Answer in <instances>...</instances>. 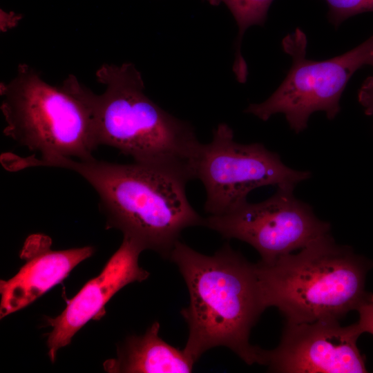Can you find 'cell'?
Masks as SVG:
<instances>
[{
  "mask_svg": "<svg viewBox=\"0 0 373 373\" xmlns=\"http://www.w3.org/2000/svg\"><path fill=\"white\" fill-rule=\"evenodd\" d=\"M51 244L44 234L27 238L20 254L24 265L13 277L0 282L1 318L32 303L95 251L91 246L55 251Z\"/></svg>",
  "mask_w": 373,
  "mask_h": 373,
  "instance_id": "8fae6325",
  "label": "cell"
},
{
  "mask_svg": "<svg viewBox=\"0 0 373 373\" xmlns=\"http://www.w3.org/2000/svg\"><path fill=\"white\" fill-rule=\"evenodd\" d=\"M217 6L224 3L233 15L238 27L235 44L233 71L240 83L247 81L248 70L241 53V43L245 32L251 26L264 25L268 10L274 0H204Z\"/></svg>",
  "mask_w": 373,
  "mask_h": 373,
  "instance_id": "4fadbf2b",
  "label": "cell"
},
{
  "mask_svg": "<svg viewBox=\"0 0 373 373\" xmlns=\"http://www.w3.org/2000/svg\"><path fill=\"white\" fill-rule=\"evenodd\" d=\"M372 265L330 234L272 264H256L265 307H276L292 323L340 320L357 310L373 296L365 289Z\"/></svg>",
  "mask_w": 373,
  "mask_h": 373,
  "instance_id": "277c9868",
  "label": "cell"
},
{
  "mask_svg": "<svg viewBox=\"0 0 373 373\" xmlns=\"http://www.w3.org/2000/svg\"><path fill=\"white\" fill-rule=\"evenodd\" d=\"M21 16L15 12H6L1 10V30L6 32L15 27L21 20Z\"/></svg>",
  "mask_w": 373,
  "mask_h": 373,
  "instance_id": "e0dca14e",
  "label": "cell"
},
{
  "mask_svg": "<svg viewBox=\"0 0 373 373\" xmlns=\"http://www.w3.org/2000/svg\"><path fill=\"white\" fill-rule=\"evenodd\" d=\"M310 173L287 166L276 153L262 144H240L226 123L214 129L210 142L202 144L194 164V178L203 184L209 216L226 214L247 201L261 186L293 188Z\"/></svg>",
  "mask_w": 373,
  "mask_h": 373,
  "instance_id": "52a82bcc",
  "label": "cell"
},
{
  "mask_svg": "<svg viewBox=\"0 0 373 373\" xmlns=\"http://www.w3.org/2000/svg\"><path fill=\"white\" fill-rule=\"evenodd\" d=\"M102 94L73 75L64 83L88 106L98 145L111 146L135 162L155 167L186 182L195 179L201 143L187 122L171 115L144 93L141 73L131 62L103 64L95 73Z\"/></svg>",
  "mask_w": 373,
  "mask_h": 373,
  "instance_id": "6da1fadb",
  "label": "cell"
},
{
  "mask_svg": "<svg viewBox=\"0 0 373 373\" xmlns=\"http://www.w3.org/2000/svg\"><path fill=\"white\" fill-rule=\"evenodd\" d=\"M144 247L133 238L123 236L117 250L108 259L100 274L88 281L79 291L67 301L64 311L55 318L46 317L52 327L48 334V354L54 363L59 349L70 343L73 337L90 320L104 309L105 305L126 285L142 282L149 272L139 265Z\"/></svg>",
  "mask_w": 373,
  "mask_h": 373,
  "instance_id": "30bf717a",
  "label": "cell"
},
{
  "mask_svg": "<svg viewBox=\"0 0 373 373\" xmlns=\"http://www.w3.org/2000/svg\"><path fill=\"white\" fill-rule=\"evenodd\" d=\"M307 37L299 28L283 40L292 65L277 90L265 102L245 110L263 121L283 113L292 130H305L310 115L324 111L333 119L340 111L339 101L353 74L373 58V35L354 49L334 58L314 61L306 58Z\"/></svg>",
  "mask_w": 373,
  "mask_h": 373,
  "instance_id": "8992f818",
  "label": "cell"
},
{
  "mask_svg": "<svg viewBox=\"0 0 373 373\" xmlns=\"http://www.w3.org/2000/svg\"><path fill=\"white\" fill-rule=\"evenodd\" d=\"M0 95L6 136L41 157H93L99 145L90 111L66 85L52 86L20 64L12 80L1 82Z\"/></svg>",
  "mask_w": 373,
  "mask_h": 373,
  "instance_id": "5b68a950",
  "label": "cell"
},
{
  "mask_svg": "<svg viewBox=\"0 0 373 373\" xmlns=\"http://www.w3.org/2000/svg\"><path fill=\"white\" fill-rule=\"evenodd\" d=\"M370 65H371L372 66H373V58H372V61H371Z\"/></svg>",
  "mask_w": 373,
  "mask_h": 373,
  "instance_id": "ac0fdd59",
  "label": "cell"
},
{
  "mask_svg": "<svg viewBox=\"0 0 373 373\" xmlns=\"http://www.w3.org/2000/svg\"><path fill=\"white\" fill-rule=\"evenodd\" d=\"M359 318L356 322L361 332L373 335V296L357 309Z\"/></svg>",
  "mask_w": 373,
  "mask_h": 373,
  "instance_id": "9a60e30c",
  "label": "cell"
},
{
  "mask_svg": "<svg viewBox=\"0 0 373 373\" xmlns=\"http://www.w3.org/2000/svg\"><path fill=\"white\" fill-rule=\"evenodd\" d=\"M160 325L155 321L140 336L131 335L117 347L115 358L103 367L111 373H189L195 362L183 350L178 349L159 336Z\"/></svg>",
  "mask_w": 373,
  "mask_h": 373,
  "instance_id": "7c38bea8",
  "label": "cell"
},
{
  "mask_svg": "<svg viewBox=\"0 0 373 373\" xmlns=\"http://www.w3.org/2000/svg\"><path fill=\"white\" fill-rule=\"evenodd\" d=\"M358 99L365 114L373 116V75L364 81L359 89Z\"/></svg>",
  "mask_w": 373,
  "mask_h": 373,
  "instance_id": "2e32d148",
  "label": "cell"
},
{
  "mask_svg": "<svg viewBox=\"0 0 373 373\" xmlns=\"http://www.w3.org/2000/svg\"><path fill=\"white\" fill-rule=\"evenodd\" d=\"M35 166L77 173L97 193L106 229L119 230L163 258L169 259L184 229L204 225L187 198V182L160 169L58 155L37 158Z\"/></svg>",
  "mask_w": 373,
  "mask_h": 373,
  "instance_id": "3957f363",
  "label": "cell"
},
{
  "mask_svg": "<svg viewBox=\"0 0 373 373\" xmlns=\"http://www.w3.org/2000/svg\"><path fill=\"white\" fill-rule=\"evenodd\" d=\"M293 191L277 187L276 192L262 202L247 201L226 214L209 216L203 226L222 238L249 244L259 253L261 262L272 264L329 234L330 224L319 220Z\"/></svg>",
  "mask_w": 373,
  "mask_h": 373,
  "instance_id": "ba28073f",
  "label": "cell"
},
{
  "mask_svg": "<svg viewBox=\"0 0 373 373\" xmlns=\"http://www.w3.org/2000/svg\"><path fill=\"white\" fill-rule=\"evenodd\" d=\"M361 334L357 323L341 326L336 319L286 322L278 345L264 350V365L280 373L367 372L356 345Z\"/></svg>",
  "mask_w": 373,
  "mask_h": 373,
  "instance_id": "9c48e42d",
  "label": "cell"
},
{
  "mask_svg": "<svg viewBox=\"0 0 373 373\" xmlns=\"http://www.w3.org/2000/svg\"><path fill=\"white\" fill-rule=\"evenodd\" d=\"M328 18L336 27L345 19L366 12H373V0H325Z\"/></svg>",
  "mask_w": 373,
  "mask_h": 373,
  "instance_id": "5bb4252c",
  "label": "cell"
},
{
  "mask_svg": "<svg viewBox=\"0 0 373 373\" xmlns=\"http://www.w3.org/2000/svg\"><path fill=\"white\" fill-rule=\"evenodd\" d=\"M187 286L188 306L180 313L189 336L184 352L195 363L207 350L225 347L248 365H263L264 349L249 334L266 309L256 264L229 244L213 255L200 254L178 240L169 257Z\"/></svg>",
  "mask_w": 373,
  "mask_h": 373,
  "instance_id": "7a4b0ae2",
  "label": "cell"
}]
</instances>
